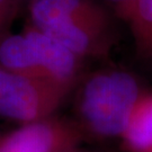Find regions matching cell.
Listing matches in <instances>:
<instances>
[{
    "label": "cell",
    "instance_id": "5b68a950",
    "mask_svg": "<svg viewBox=\"0 0 152 152\" xmlns=\"http://www.w3.org/2000/svg\"><path fill=\"white\" fill-rule=\"evenodd\" d=\"M24 33L32 44L41 78L70 89L77 78L79 58L37 28L31 26Z\"/></svg>",
    "mask_w": 152,
    "mask_h": 152
},
{
    "label": "cell",
    "instance_id": "30bf717a",
    "mask_svg": "<svg viewBox=\"0 0 152 152\" xmlns=\"http://www.w3.org/2000/svg\"><path fill=\"white\" fill-rule=\"evenodd\" d=\"M14 10V0H0V31L11 17Z\"/></svg>",
    "mask_w": 152,
    "mask_h": 152
},
{
    "label": "cell",
    "instance_id": "8fae6325",
    "mask_svg": "<svg viewBox=\"0 0 152 152\" xmlns=\"http://www.w3.org/2000/svg\"><path fill=\"white\" fill-rule=\"evenodd\" d=\"M31 1H32V2H33V1H35V0H31Z\"/></svg>",
    "mask_w": 152,
    "mask_h": 152
},
{
    "label": "cell",
    "instance_id": "7a4b0ae2",
    "mask_svg": "<svg viewBox=\"0 0 152 152\" xmlns=\"http://www.w3.org/2000/svg\"><path fill=\"white\" fill-rule=\"evenodd\" d=\"M33 27L81 58L102 52L106 45V16L90 0H35L31 5Z\"/></svg>",
    "mask_w": 152,
    "mask_h": 152
},
{
    "label": "cell",
    "instance_id": "3957f363",
    "mask_svg": "<svg viewBox=\"0 0 152 152\" xmlns=\"http://www.w3.org/2000/svg\"><path fill=\"white\" fill-rule=\"evenodd\" d=\"M68 88L45 79L15 73L0 66V116L23 123L49 118Z\"/></svg>",
    "mask_w": 152,
    "mask_h": 152
},
{
    "label": "cell",
    "instance_id": "9c48e42d",
    "mask_svg": "<svg viewBox=\"0 0 152 152\" xmlns=\"http://www.w3.org/2000/svg\"><path fill=\"white\" fill-rule=\"evenodd\" d=\"M106 1L113 4L117 12H118V15L127 20V18L131 14V10H132L133 4H134V0H106Z\"/></svg>",
    "mask_w": 152,
    "mask_h": 152
},
{
    "label": "cell",
    "instance_id": "277c9868",
    "mask_svg": "<svg viewBox=\"0 0 152 152\" xmlns=\"http://www.w3.org/2000/svg\"><path fill=\"white\" fill-rule=\"evenodd\" d=\"M78 131L56 120L26 123L5 137H0V152H73Z\"/></svg>",
    "mask_w": 152,
    "mask_h": 152
},
{
    "label": "cell",
    "instance_id": "ba28073f",
    "mask_svg": "<svg viewBox=\"0 0 152 152\" xmlns=\"http://www.w3.org/2000/svg\"><path fill=\"white\" fill-rule=\"evenodd\" d=\"M127 22L139 50L145 56L152 58V0H134Z\"/></svg>",
    "mask_w": 152,
    "mask_h": 152
},
{
    "label": "cell",
    "instance_id": "6da1fadb",
    "mask_svg": "<svg viewBox=\"0 0 152 152\" xmlns=\"http://www.w3.org/2000/svg\"><path fill=\"white\" fill-rule=\"evenodd\" d=\"M145 91L134 75L110 69L87 78L77 96L83 129L99 137L122 136L135 104Z\"/></svg>",
    "mask_w": 152,
    "mask_h": 152
},
{
    "label": "cell",
    "instance_id": "52a82bcc",
    "mask_svg": "<svg viewBox=\"0 0 152 152\" xmlns=\"http://www.w3.org/2000/svg\"><path fill=\"white\" fill-rule=\"evenodd\" d=\"M0 66L15 73L43 79L32 44L25 33L9 35L0 41Z\"/></svg>",
    "mask_w": 152,
    "mask_h": 152
},
{
    "label": "cell",
    "instance_id": "8992f818",
    "mask_svg": "<svg viewBox=\"0 0 152 152\" xmlns=\"http://www.w3.org/2000/svg\"><path fill=\"white\" fill-rule=\"evenodd\" d=\"M121 137L127 152H152V92L142 94Z\"/></svg>",
    "mask_w": 152,
    "mask_h": 152
}]
</instances>
